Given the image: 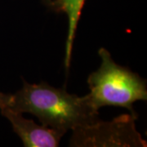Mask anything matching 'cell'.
<instances>
[{
	"label": "cell",
	"mask_w": 147,
	"mask_h": 147,
	"mask_svg": "<svg viewBox=\"0 0 147 147\" xmlns=\"http://www.w3.org/2000/svg\"><path fill=\"white\" fill-rule=\"evenodd\" d=\"M9 108L36 116L42 124L64 135L69 130L88 126L100 119L98 110L88 94H70L44 82L30 84L23 80L22 88L11 94Z\"/></svg>",
	"instance_id": "obj_1"
},
{
	"label": "cell",
	"mask_w": 147,
	"mask_h": 147,
	"mask_svg": "<svg viewBox=\"0 0 147 147\" xmlns=\"http://www.w3.org/2000/svg\"><path fill=\"white\" fill-rule=\"evenodd\" d=\"M101 65L88 78L89 100L95 108L116 106L126 108L137 115L133 104L147 100L146 81L129 69L116 64L104 47L98 51Z\"/></svg>",
	"instance_id": "obj_2"
},
{
	"label": "cell",
	"mask_w": 147,
	"mask_h": 147,
	"mask_svg": "<svg viewBox=\"0 0 147 147\" xmlns=\"http://www.w3.org/2000/svg\"><path fill=\"white\" fill-rule=\"evenodd\" d=\"M137 115L124 114L113 120L100 119L94 123L73 131L69 146L146 147L147 142L137 131Z\"/></svg>",
	"instance_id": "obj_3"
},
{
	"label": "cell",
	"mask_w": 147,
	"mask_h": 147,
	"mask_svg": "<svg viewBox=\"0 0 147 147\" xmlns=\"http://www.w3.org/2000/svg\"><path fill=\"white\" fill-rule=\"evenodd\" d=\"M2 115L10 121L13 131L19 136L26 147H57L63 133L45 125L37 124L32 119L24 118L21 113L9 107L0 110Z\"/></svg>",
	"instance_id": "obj_4"
},
{
	"label": "cell",
	"mask_w": 147,
	"mask_h": 147,
	"mask_svg": "<svg viewBox=\"0 0 147 147\" xmlns=\"http://www.w3.org/2000/svg\"><path fill=\"white\" fill-rule=\"evenodd\" d=\"M85 1L86 0H46L47 5L52 10L58 13H64L68 18V33L65 42V67L66 69H69L70 65L74 39Z\"/></svg>",
	"instance_id": "obj_5"
},
{
	"label": "cell",
	"mask_w": 147,
	"mask_h": 147,
	"mask_svg": "<svg viewBox=\"0 0 147 147\" xmlns=\"http://www.w3.org/2000/svg\"><path fill=\"white\" fill-rule=\"evenodd\" d=\"M11 101V94H6L0 92V110L9 107Z\"/></svg>",
	"instance_id": "obj_6"
}]
</instances>
